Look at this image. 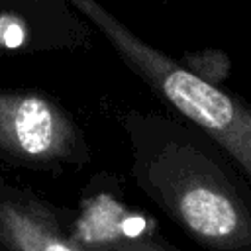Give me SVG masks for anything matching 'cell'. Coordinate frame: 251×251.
Here are the masks:
<instances>
[{
    "label": "cell",
    "instance_id": "6da1fadb",
    "mask_svg": "<svg viewBox=\"0 0 251 251\" xmlns=\"http://www.w3.org/2000/svg\"><path fill=\"white\" fill-rule=\"evenodd\" d=\"M133 178L184 233L210 251H251V182L192 122L133 126Z\"/></svg>",
    "mask_w": 251,
    "mask_h": 251
},
{
    "label": "cell",
    "instance_id": "7a4b0ae2",
    "mask_svg": "<svg viewBox=\"0 0 251 251\" xmlns=\"http://www.w3.org/2000/svg\"><path fill=\"white\" fill-rule=\"evenodd\" d=\"M126 55L155 92L204 129L251 182V104L139 43L127 45Z\"/></svg>",
    "mask_w": 251,
    "mask_h": 251
},
{
    "label": "cell",
    "instance_id": "3957f363",
    "mask_svg": "<svg viewBox=\"0 0 251 251\" xmlns=\"http://www.w3.org/2000/svg\"><path fill=\"white\" fill-rule=\"evenodd\" d=\"M76 145L73 122L55 102L33 92H0V151L51 163L71 157Z\"/></svg>",
    "mask_w": 251,
    "mask_h": 251
},
{
    "label": "cell",
    "instance_id": "277c9868",
    "mask_svg": "<svg viewBox=\"0 0 251 251\" xmlns=\"http://www.w3.org/2000/svg\"><path fill=\"white\" fill-rule=\"evenodd\" d=\"M0 241L10 251H86L35 202H0Z\"/></svg>",
    "mask_w": 251,
    "mask_h": 251
},
{
    "label": "cell",
    "instance_id": "5b68a950",
    "mask_svg": "<svg viewBox=\"0 0 251 251\" xmlns=\"http://www.w3.org/2000/svg\"><path fill=\"white\" fill-rule=\"evenodd\" d=\"M86 251H180L169 241L155 237L147 231H129L122 227L114 216L110 224L96 206L76 231L75 237Z\"/></svg>",
    "mask_w": 251,
    "mask_h": 251
},
{
    "label": "cell",
    "instance_id": "8992f818",
    "mask_svg": "<svg viewBox=\"0 0 251 251\" xmlns=\"http://www.w3.org/2000/svg\"><path fill=\"white\" fill-rule=\"evenodd\" d=\"M25 39V27L20 20L12 16H2L0 18V45L4 47H20Z\"/></svg>",
    "mask_w": 251,
    "mask_h": 251
}]
</instances>
